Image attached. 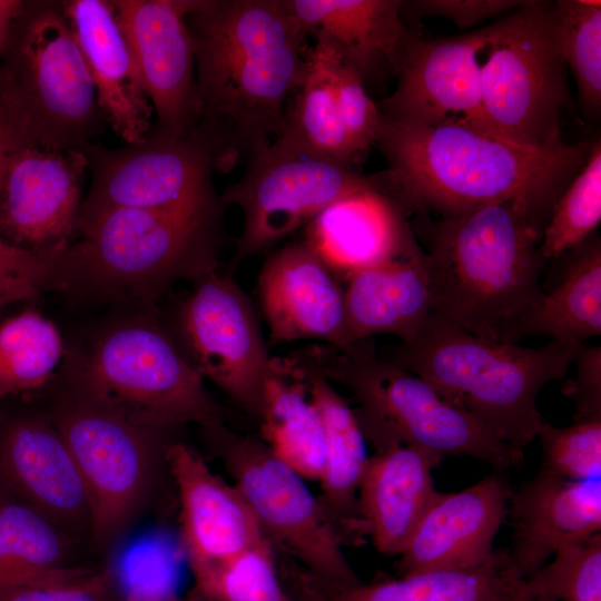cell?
<instances>
[{
	"instance_id": "cell-20",
	"label": "cell",
	"mask_w": 601,
	"mask_h": 601,
	"mask_svg": "<svg viewBox=\"0 0 601 601\" xmlns=\"http://www.w3.org/2000/svg\"><path fill=\"white\" fill-rule=\"evenodd\" d=\"M165 461L178 491L181 544L194 579L266 539L239 491L198 452L175 443L166 449Z\"/></svg>"
},
{
	"instance_id": "cell-44",
	"label": "cell",
	"mask_w": 601,
	"mask_h": 601,
	"mask_svg": "<svg viewBox=\"0 0 601 601\" xmlns=\"http://www.w3.org/2000/svg\"><path fill=\"white\" fill-rule=\"evenodd\" d=\"M572 364L575 375L562 385V393L575 405L574 420L601 415V347L580 345Z\"/></svg>"
},
{
	"instance_id": "cell-7",
	"label": "cell",
	"mask_w": 601,
	"mask_h": 601,
	"mask_svg": "<svg viewBox=\"0 0 601 601\" xmlns=\"http://www.w3.org/2000/svg\"><path fill=\"white\" fill-rule=\"evenodd\" d=\"M221 207L114 208L79 223L81 238L68 246L72 284L90 279L155 295L177 279L194 280L216 269Z\"/></svg>"
},
{
	"instance_id": "cell-18",
	"label": "cell",
	"mask_w": 601,
	"mask_h": 601,
	"mask_svg": "<svg viewBox=\"0 0 601 601\" xmlns=\"http://www.w3.org/2000/svg\"><path fill=\"white\" fill-rule=\"evenodd\" d=\"M0 492L35 508L76 541L90 536L85 484L47 413L22 414L0 428Z\"/></svg>"
},
{
	"instance_id": "cell-30",
	"label": "cell",
	"mask_w": 601,
	"mask_h": 601,
	"mask_svg": "<svg viewBox=\"0 0 601 601\" xmlns=\"http://www.w3.org/2000/svg\"><path fill=\"white\" fill-rule=\"evenodd\" d=\"M562 279L523 312L503 333V343L543 336L580 346L601 335V244L589 238L575 250Z\"/></svg>"
},
{
	"instance_id": "cell-50",
	"label": "cell",
	"mask_w": 601,
	"mask_h": 601,
	"mask_svg": "<svg viewBox=\"0 0 601 601\" xmlns=\"http://www.w3.org/2000/svg\"><path fill=\"white\" fill-rule=\"evenodd\" d=\"M523 601H546V600H523Z\"/></svg>"
},
{
	"instance_id": "cell-8",
	"label": "cell",
	"mask_w": 601,
	"mask_h": 601,
	"mask_svg": "<svg viewBox=\"0 0 601 601\" xmlns=\"http://www.w3.org/2000/svg\"><path fill=\"white\" fill-rule=\"evenodd\" d=\"M68 371V381L140 426L165 432L188 423H221L204 378L151 321L108 328Z\"/></svg>"
},
{
	"instance_id": "cell-11",
	"label": "cell",
	"mask_w": 601,
	"mask_h": 601,
	"mask_svg": "<svg viewBox=\"0 0 601 601\" xmlns=\"http://www.w3.org/2000/svg\"><path fill=\"white\" fill-rule=\"evenodd\" d=\"M215 444L263 533L332 584L361 580L342 549V538L306 480L277 459L263 440L236 434L221 423L203 427Z\"/></svg>"
},
{
	"instance_id": "cell-48",
	"label": "cell",
	"mask_w": 601,
	"mask_h": 601,
	"mask_svg": "<svg viewBox=\"0 0 601 601\" xmlns=\"http://www.w3.org/2000/svg\"><path fill=\"white\" fill-rule=\"evenodd\" d=\"M14 584L4 574L0 572V587Z\"/></svg>"
},
{
	"instance_id": "cell-6",
	"label": "cell",
	"mask_w": 601,
	"mask_h": 601,
	"mask_svg": "<svg viewBox=\"0 0 601 601\" xmlns=\"http://www.w3.org/2000/svg\"><path fill=\"white\" fill-rule=\"evenodd\" d=\"M0 102L21 146L82 149L107 118L62 1H22L0 50Z\"/></svg>"
},
{
	"instance_id": "cell-23",
	"label": "cell",
	"mask_w": 601,
	"mask_h": 601,
	"mask_svg": "<svg viewBox=\"0 0 601 601\" xmlns=\"http://www.w3.org/2000/svg\"><path fill=\"white\" fill-rule=\"evenodd\" d=\"M306 37L323 43L367 90L395 77L410 37L400 0H285Z\"/></svg>"
},
{
	"instance_id": "cell-32",
	"label": "cell",
	"mask_w": 601,
	"mask_h": 601,
	"mask_svg": "<svg viewBox=\"0 0 601 601\" xmlns=\"http://www.w3.org/2000/svg\"><path fill=\"white\" fill-rule=\"evenodd\" d=\"M336 57L326 46L309 47L302 82L274 141L300 151L351 164L356 152L343 128L334 93Z\"/></svg>"
},
{
	"instance_id": "cell-29",
	"label": "cell",
	"mask_w": 601,
	"mask_h": 601,
	"mask_svg": "<svg viewBox=\"0 0 601 601\" xmlns=\"http://www.w3.org/2000/svg\"><path fill=\"white\" fill-rule=\"evenodd\" d=\"M303 378L325 431V466L319 499L342 540L365 534L357 509V492L370 456L366 439L343 395L299 351L287 357Z\"/></svg>"
},
{
	"instance_id": "cell-10",
	"label": "cell",
	"mask_w": 601,
	"mask_h": 601,
	"mask_svg": "<svg viewBox=\"0 0 601 601\" xmlns=\"http://www.w3.org/2000/svg\"><path fill=\"white\" fill-rule=\"evenodd\" d=\"M481 63L485 131L530 147L562 140L559 118L569 104L552 4L526 1L491 23Z\"/></svg>"
},
{
	"instance_id": "cell-35",
	"label": "cell",
	"mask_w": 601,
	"mask_h": 601,
	"mask_svg": "<svg viewBox=\"0 0 601 601\" xmlns=\"http://www.w3.org/2000/svg\"><path fill=\"white\" fill-rule=\"evenodd\" d=\"M601 221V142L591 145L575 177L559 197L542 229L541 253L560 258L583 245Z\"/></svg>"
},
{
	"instance_id": "cell-2",
	"label": "cell",
	"mask_w": 601,
	"mask_h": 601,
	"mask_svg": "<svg viewBox=\"0 0 601 601\" xmlns=\"http://www.w3.org/2000/svg\"><path fill=\"white\" fill-rule=\"evenodd\" d=\"M375 145L388 162L384 191L406 213L455 217L523 200L543 227L591 145L514 144L459 122L408 125L381 116Z\"/></svg>"
},
{
	"instance_id": "cell-24",
	"label": "cell",
	"mask_w": 601,
	"mask_h": 601,
	"mask_svg": "<svg viewBox=\"0 0 601 601\" xmlns=\"http://www.w3.org/2000/svg\"><path fill=\"white\" fill-rule=\"evenodd\" d=\"M62 4L108 125L126 145L142 141L154 110L111 0Z\"/></svg>"
},
{
	"instance_id": "cell-26",
	"label": "cell",
	"mask_w": 601,
	"mask_h": 601,
	"mask_svg": "<svg viewBox=\"0 0 601 601\" xmlns=\"http://www.w3.org/2000/svg\"><path fill=\"white\" fill-rule=\"evenodd\" d=\"M348 346L377 335L412 341L432 314L427 257L417 242L344 280Z\"/></svg>"
},
{
	"instance_id": "cell-31",
	"label": "cell",
	"mask_w": 601,
	"mask_h": 601,
	"mask_svg": "<svg viewBox=\"0 0 601 601\" xmlns=\"http://www.w3.org/2000/svg\"><path fill=\"white\" fill-rule=\"evenodd\" d=\"M263 442L305 480L319 481L325 466L324 425L297 370L273 358L259 413Z\"/></svg>"
},
{
	"instance_id": "cell-25",
	"label": "cell",
	"mask_w": 601,
	"mask_h": 601,
	"mask_svg": "<svg viewBox=\"0 0 601 601\" xmlns=\"http://www.w3.org/2000/svg\"><path fill=\"white\" fill-rule=\"evenodd\" d=\"M441 457L396 443L375 447L361 480L357 509L365 534L385 555H400L432 502Z\"/></svg>"
},
{
	"instance_id": "cell-4",
	"label": "cell",
	"mask_w": 601,
	"mask_h": 601,
	"mask_svg": "<svg viewBox=\"0 0 601 601\" xmlns=\"http://www.w3.org/2000/svg\"><path fill=\"white\" fill-rule=\"evenodd\" d=\"M578 347L552 341L539 347L497 342L431 314L412 341L380 355L422 377L501 441L523 449L538 437L543 422L536 405L540 391L568 374Z\"/></svg>"
},
{
	"instance_id": "cell-21",
	"label": "cell",
	"mask_w": 601,
	"mask_h": 601,
	"mask_svg": "<svg viewBox=\"0 0 601 601\" xmlns=\"http://www.w3.org/2000/svg\"><path fill=\"white\" fill-rule=\"evenodd\" d=\"M511 490L496 472L457 492L435 493L403 552L400 577L462 569L490 560L509 513Z\"/></svg>"
},
{
	"instance_id": "cell-12",
	"label": "cell",
	"mask_w": 601,
	"mask_h": 601,
	"mask_svg": "<svg viewBox=\"0 0 601 601\" xmlns=\"http://www.w3.org/2000/svg\"><path fill=\"white\" fill-rule=\"evenodd\" d=\"M246 165L220 196L223 205L237 207L243 218L234 265L268 250L339 199L381 188L378 174L365 176L349 164L278 141Z\"/></svg>"
},
{
	"instance_id": "cell-36",
	"label": "cell",
	"mask_w": 601,
	"mask_h": 601,
	"mask_svg": "<svg viewBox=\"0 0 601 601\" xmlns=\"http://www.w3.org/2000/svg\"><path fill=\"white\" fill-rule=\"evenodd\" d=\"M552 9L562 58L583 107L595 114L601 106V2L559 0Z\"/></svg>"
},
{
	"instance_id": "cell-19",
	"label": "cell",
	"mask_w": 601,
	"mask_h": 601,
	"mask_svg": "<svg viewBox=\"0 0 601 601\" xmlns=\"http://www.w3.org/2000/svg\"><path fill=\"white\" fill-rule=\"evenodd\" d=\"M343 283L305 238L276 249L257 277L270 342L315 341L346 348Z\"/></svg>"
},
{
	"instance_id": "cell-14",
	"label": "cell",
	"mask_w": 601,
	"mask_h": 601,
	"mask_svg": "<svg viewBox=\"0 0 601 601\" xmlns=\"http://www.w3.org/2000/svg\"><path fill=\"white\" fill-rule=\"evenodd\" d=\"M177 331L179 348L200 376L258 416L273 357L240 286L216 269L194 279L178 307Z\"/></svg>"
},
{
	"instance_id": "cell-1",
	"label": "cell",
	"mask_w": 601,
	"mask_h": 601,
	"mask_svg": "<svg viewBox=\"0 0 601 601\" xmlns=\"http://www.w3.org/2000/svg\"><path fill=\"white\" fill-rule=\"evenodd\" d=\"M194 131L215 170L231 171L268 148L305 73L307 37L285 0H190Z\"/></svg>"
},
{
	"instance_id": "cell-22",
	"label": "cell",
	"mask_w": 601,
	"mask_h": 601,
	"mask_svg": "<svg viewBox=\"0 0 601 601\" xmlns=\"http://www.w3.org/2000/svg\"><path fill=\"white\" fill-rule=\"evenodd\" d=\"M513 538L508 550L515 574L524 579L559 549L601 530V477L565 480L536 473L511 491Z\"/></svg>"
},
{
	"instance_id": "cell-16",
	"label": "cell",
	"mask_w": 601,
	"mask_h": 601,
	"mask_svg": "<svg viewBox=\"0 0 601 601\" xmlns=\"http://www.w3.org/2000/svg\"><path fill=\"white\" fill-rule=\"evenodd\" d=\"M88 173L82 151L17 147L0 188V233L29 249L68 246Z\"/></svg>"
},
{
	"instance_id": "cell-27",
	"label": "cell",
	"mask_w": 601,
	"mask_h": 601,
	"mask_svg": "<svg viewBox=\"0 0 601 601\" xmlns=\"http://www.w3.org/2000/svg\"><path fill=\"white\" fill-rule=\"evenodd\" d=\"M406 213L381 188L344 197L307 224L305 240L345 280L416 243Z\"/></svg>"
},
{
	"instance_id": "cell-51",
	"label": "cell",
	"mask_w": 601,
	"mask_h": 601,
	"mask_svg": "<svg viewBox=\"0 0 601 601\" xmlns=\"http://www.w3.org/2000/svg\"><path fill=\"white\" fill-rule=\"evenodd\" d=\"M0 398H2V396L0 395Z\"/></svg>"
},
{
	"instance_id": "cell-5",
	"label": "cell",
	"mask_w": 601,
	"mask_h": 601,
	"mask_svg": "<svg viewBox=\"0 0 601 601\" xmlns=\"http://www.w3.org/2000/svg\"><path fill=\"white\" fill-rule=\"evenodd\" d=\"M299 352L353 394L356 416L374 447L404 443L442 460L472 457L495 472L523 465L522 449L497 439L422 377L382 358L372 338L342 349L318 344Z\"/></svg>"
},
{
	"instance_id": "cell-42",
	"label": "cell",
	"mask_w": 601,
	"mask_h": 601,
	"mask_svg": "<svg viewBox=\"0 0 601 601\" xmlns=\"http://www.w3.org/2000/svg\"><path fill=\"white\" fill-rule=\"evenodd\" d=\"M333 85L343 128L358 155L375 144L381 114L358 77L341 65L337 58Z\"/></svg>"
},
{
	"instance_id": "cell-28",
	"label": "cell",
	"mask_w": 601,
	"mask_h": 601,
	"mask_svg": "<svg viewBox=\"0 0 601 601\" xmlns=\"http://www.w3.org/2000/svg\"><path fill=\"white\" fill-rule=\"evenodd\" d=\"M300 601H523V579L508 550L475 566L435 570L371 583L332 584L311 573L296 577Z\"/></svg>"
},
{
	"instance_id": "cell-41",
	"label": "cell",
	"mask_w": 601,
	"mask_h": 601,
	"mask_svg": "<svg viewBox=\"0 0 601 601\" xmlns=\"http://www.w3.org/2000/svg\"><path fill=\"white\" fill-rule=\"evenodd\" d=\"M125 588L114 566H76L33 582L0 587V601H122Z\"/></svg>"
},
{
	"instance_id": "cell-33",
	"label": "cell",
	"mask_w": 601,
	"mask_h": 601,
	"mask_svg": "<svg viewBox=\"0 0 601 601\" xmlns=\"http://www.w3.org/2000/svg\"><path fill=\"white\" fill-rule=\"evenodd\" d=\"M77 541L27 503L0 492V572L12 583L61 575Z\"/></svg>"
},
{
	"instance_id": "cell-37",
	"label": "cell",
	"mask_w": 601,
	"mask_h": 601,
	"mask_svg": "<svg viewBox=\"0 0 601 601\" xmlns=\"http://www.w3.org/2000/svg\"><path fill=\"white\" fill-rule=\"evenodd\" d=\"M523 579L524 600L601 601V533L559 549Z\"/></svg>"
},
{
	"instance_id": "cell-47",
	"label": "cell",
	"mask_w": 601,
	"mask_h": 601,
	"mask_svg": "<svg viewBox=\"0 0 601 601\" xmlns=\"http://www.w3.org/2000/svg\"><path fill=\"white\" fill-rule=\"evenodd\" d=\"M21 4L22 1L18 0H0V50Z\"/></svg>"
},
{
	"instance_id": "cell-43",
	"label": "cell",
	"mask_w": 601,
	"mask_h": 601,
	"mask_svg": "<svg viewBox=\"0 0 601 601\" xmlns=\"http://www.w3.org/2000/svg\"><path fill=\"white\" fill-rule=\"evenodd\" d=\"M526 1L519 0H415L402 1L401 9L415 17H442L451 20L457 29L466 30L477 23L510 13Z\"/></svg>"
},
{
	"instance_id": "cell-13",
	"label": "cell",
	"mask_w": 601,
	"mask_h": 601,
	"mask_svg": "<svg viewBox=\"0 0 601 601\" xmlns=\"http://www.w3.org/2000/svg\"><path fill=\"white\" fill-rule=\"evenodd\" d=\"M82 152L91 176L77 225L114 208L198 210L224 206L213 187L211 155L195 131L165 136L152 128L138 144L97 141Z\"/></svg>"
},
{
	"instance_id": "cell-45",
	"label": "cell",
	"mask_w": 601,
	"mask_h": 601,
	"mask_svg": "<svg viewBox=\"0 0 601 601\" xmlns=\"http://www.w3.org/2000/svg\"><path fill=\"white\" fill-rule=\"evenodd\" d=\"M19 146L21 141L17 128L0 102V188L8 158Z\"/></svg>"
},
{
	"instance_id": "cell-39",
	"label": "cell",
	"mask_w": 601,
	"mask_h": 601,
	"mask_svg": "<svg viewBox=\"0 0 601 601\" xmlns=\"http://www.w3.org/2000/svg\"><path fill=\"white\" fill-rule=\"evenodd\" d=\"M538 437L539 474L565 480L601 477V415L577 418L566 426L543 420Z\"/></svg>"
},
{
	"instance_id": "cell-49",
	"label": "cell",
	"mask_w": 601,
	"mask_h": 601,
	"mask_svg": "<svg viewBox=\"0 0 601 601\" xmlns=\"http://www.w3.org/2000/svg\"><path fill=\"white\" fill-rule=\"evenodd\" d=\"M184 601H203L196 597L193 592Z\"/></svg>"
},
{
	"instance_id": "cell-34",
	"label": "cell",
	"mask_w": 601,
	"mask_h": 601,
	"mask_svg": "<svg viewBox=\"0 0 601 601\" xmlns=\"http://www.w3.org/2000/svg\"><path fill=\"white\" fill-rule=\"evenodd\" d=\"M62 356L55 324L28 309L0 323V395L41 387Z\"/></svg>"
},
{
	"instance_id": "cell-46",
	"label": "cell",
	"mask_w": 601,
	"mask_h": 601,
	"mask_svg": "<svg viewBox=\"0 0 601 601\" xmlns=\"http://www.w3.org/2000/svg\"><path fill=\"white\" fill-rule=\"evenodd\" d=\"M122 601H179L165 589L134 581L127 585Z\"/></svg>"
},
{
	"instance_id": "cell-17",
	"label": "cell",
	"mask_w": 601,
	"mask_h": 601,
	"mask_svg": "<svg viewBox=\"0 0 601 601\" xmlns=\"http://www.w3.org/2000/svg\"><path fill=\"white\" fill-rule=\"evenodd\" d=\"M165 136L194 131L195 55L186 23L190 0H111Z\"/></svg>"
},
{
	"instance_id": "cell-38",
	"label": "cell",
	"mask_w": 601,
	"mask_h": 601,
	"mask_svg": "<svg viewBox=\"0 0 601 601\" xmlns=\"http://www.w3.org/2000/svg\"><path fill=\"white\" fill-rule=\"evenodd\" d=\"M193 593L203 601H292L266 538L211 572L194 579Z\"/></svg>"
},
{
	"instance_id": "cell-15",
	"label": "cell",
	"mask_w": 601,
	"mask_h": 601,
	"mask_svg": "<svg viewBox=\"0 0 601 601\" xmlns=\"http://www.w3.org/2000/svg\"><path fill=\"white\" fill-rule=\"evenodd\" d=\"M491 24L452 38L410 35L393 92L377 105L382 117L408 125L459 122L485 132L479 52Z\"/></svg>"
},
{
	"instance_id": "cell-3",
	"label": "cell",
	"mask_w": 601,
	"mask_h": 601,
	"mask_svg": "<svg viewBox=\"0 0 601 601\" xmlns=\"http://www.w3.org/2000/svg\"><path fill=\"white\" fill-rule=\"evenodd\" d=\"M542 229L523 200L424 221L432 314L500 342L543 293Z\"/></svg>"
},
{
	"instance_id": "cell-9",
	"label": "cell",
	"mask_w": 601,
	"mask_h": 601,
	"mask_svg": "<svg viewBox=\"0 0 601 601\" xmlns=\"http://www.w3.org/2000/svg\"><path fill=\"white\" fill-rule=\"evenodd\" d=\"M67 380V378H66ZM47 415L66 442L90 505V542L114 544L155 484L159 436L67 380Z\"/></svg>"
},
{
	"instance_id": "cell-40",
	"label": "cell",
	"mask_w": 601,
	"mask_h": 601,
	"mask_svg": "<svg viewBox=\"0 0 601 601\" xmlns=\"http://www.w3.org/2000/svg\"><path fill=\"white\" fill-rule=\"evenodd\" d=\"M68 246L36 250L0 236V309L43 290L69 288Z\"/></svg>"
}]
</instances>
